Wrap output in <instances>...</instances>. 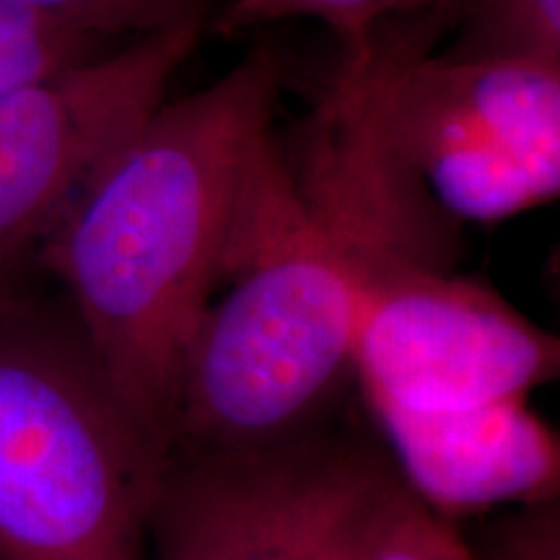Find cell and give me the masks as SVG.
<instances>
[{
    "instance_id": "6da1fadb",
    "label": "cell",
    "mask_w": 560,
    "mask_h": 560,
    "mask_svg": "<svg viewBox=\"0 0 560 560\" xmlns=\"http://www.w3.org/2000/svg\"><path fill=\"white\" fill-rule=\"evenodd\" d=\"M285 81L283 55L255 45L210 86L161 102L42 247L112 389L166 454L182 363L223 278Z\"/></svg>"
},
{
    "instance_id": "7a4b0ae2",
    "label": "cell",
    "mask_w": 560,
    "mask_h": 560,
    "mask_svg": "<svg viewBox=\"0 0 560 560\" xmlns=\"http://www.w3.org/2000/svg\"><path fill=\"white\" fill-rule=\"evenodd\" d=\"M226 276L182 363L172 446L247 452L319 431L353 382L361 257L304 200L276 145L244 198Z\"/></svg>"
},
{
    "instance_id": "3957f363",
    "label": "cell",
    "mask_w": 560,
    "mask_h": 560,
    "mask_svg": "<svg viewBox=\"0 0 560 560\" xmlns=\"http://www.w3.org/2000/svg\"><path fill=\"white\" fill-rule=\"evenodd\" d=\"M164 459L66 301L0 299V560H149Z\"/></svg>"
},
{
    "instance_id": "277c9868",
    "label": "cell",
    "mask_w": 560,
    "mask_h": 560,
    "mask_svg": "<svg viewBox=\"0 0 560 560\" xmlns=\"http://www.w3.org/2000/svg\"><path fill=\"white\" fill-rule=\"evenodd\" d=\"M330 94L380 156L454 223L560 192V66L342 52Z\"/></svg>"
},
{
    "instance_id": "5b68a950",
    "label": "cell",
    "mask_w": 560,
    "mask_h": 560,
    "mask_svg": "<svg viewBox=\"0 0 560 560\" xmlns=\"http://www.w3.org/2000/svg\"><path fill=\"white\" fill-rule=\"evenodd\" d=\"M389 459L314 431L278 446H172L149 520L153 560H361L400 490Z\"/></svg>"
},
{
    "instance_id": "8992f818",
    "label": "cell",
    "mask_w": 560,
    "mask_h": 560,
    "mask_svg": "<svg viewBox=\"0 0 560 560\" xmlns=\"http://www.w3.org/2000/svg\"><path fill=\"white\" fill-rule=\"evenodd\" d=\"M560 371L556 335L452 265L363 268L353 382L363 405L465 410L529 397Z\"/></svg>"
},
{
    "instance_id": "52a82bcc",
    "label": "cell",
    "mask_w": 560,
    "mask_h": 560,
    "mask_svg": "<svg viewBox=\"0 0 560 560\" xmlns=\"http://www.w3.org/2000/svg\"><path fill=\"white\" fill-rule=\"evenodd\" d=\"M206 21L151 34L0 96V299L21 291L70 202L164 102Z\"/></svg>"
},
{
    "instance_id": "ba28073f",
    "label": "cell",
    "mask_w": 560,
    "mask_h": 560,
    "mask_svg": "<svg viewBox=\"0 0 560 560\" xmlns=\"http://www.w3.org/2000/svg\"><path fill=\"white\" fill-rule=\"evenodd\" d=\"M366 410L400 486L441 520L558 501L560 441L529 397L444 412Z\"/></svg>"
},
{
    "instance_id": "9c48e42d",
    "label": "cell",
    "mask_w": 560,
    "mask_h": 560,
    "mask_svg": "<svg viewBox=\"0 0 560 560\" xmlns=\"http://www.w3.org/2000/svg\"><path fill=\"white\" fill-rule=\"evenodd\" d=\"M467 0H229L208 26L223 37L312 19L335 32L342 50L382 45L431 55L452 32Z\"/></svg>"
},
{
    "instance_id": "30bf717a",
    "label": "cell",
    "mask_w": 560,
    "mask_h": 560,
    "mask_svg": "<svg viewBox=\"0 0 560 560\" xmlns=\"http://www.w3.org/2000/svg\"><path fill=\"white\" fill-rule=\"evenodd\" d=\"M433 55L560 66V0H467Z\"/></svg>"
},
{
    "instance_id": "8fae6325",
    "label": "cell",
    "mask_w": 560,
    "mask_h": 560,
    "mask_svg": "<svg viewBox=\"0 0 560 560\" xmlns=\"http://www.w3.org/2000/svg\"><path fill=\"white\" fill-rule=\"evenodd\" d=\"M117 47L58 24L26 0H0V96L66 73Z\"/></svg>"
},
{
    "instance_id": "7c38bea8",
    "label": "cell",
    "mask_w": 560,
    "mask_h": 560,
    "mask_svg": "<svg viewBox=\"0 0 560 560\" xmlns=\"http://www.w3.org/2000/svg\"><path fill=\"white\" fill-rule=\"evenodd\" d=\"M32 9L86 37L125 45L206 21L215 0H26Z\"/></svg>"
},
{
    "instance_id": "4fadbf2b",
    "label": "cell",
    "mask_w": 560,
    "mask_h": 560,
    "mask_svg": "<svg viewBox=\"0 0 560 560\" xmlns=\"http://www.w3.org/2000/svg\"><path fill=\"white\" fill-rule=\"evenodd\" d=\"M361 560H480L452 522L397 490Z\"/></svg>"
},
{
    "instance_id": "5bb4252c",
    "label": "cell",
    "mask_w": 560,
    "mask_h": 560,
    "mask_svg": "<svg viewBox=\"0 0 560 560\" xmlns=\"http://www.w3.org/2000/svg\"><path fill=\"white\" fill-rule=\"evenodd\" d=\"M480 560H560L558 501L511 509L506 520L490 529Z\"/></svg>"
}]
</instances>
